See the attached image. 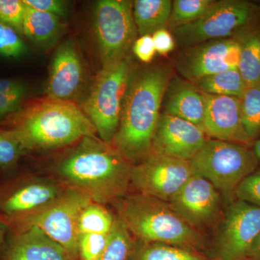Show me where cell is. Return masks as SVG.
<instances>
[{"label":"cell","instance_id":"obj_1","mask_svg":"<svg viewBox=\"0 0 260 260\" xmlns=\"http://www.w3.org/2000/svg\"><path fill=\"white\" fill-rule=\"evenodd\" d=\"M133 164L112 144L85 137L56 166L57 181L94 203L113 204L127 194Z\"/></svg>","mask_w":260,"mask_h":260},{"label":"cell","instance_id":"obj_11","mask_svg":"<svg viewBox=\"0 0 260 260\" xmlns=\"http://www.w3.org/2000/svg\"><path fill=\"white\" fill-rule=\"evenodd\" d=\"M259 232L260 208L234 198L217 236L214 259L246 260Z\"/></svg>","mask_w":260,"mask_h":260},{"label":"cell","instance_id":"obj_7","mask_svg":"<svg viewBox=\"0 0 260 260\" xmlns=\"http://www.w3.org/2000/svg\"><path fill=\"white\" fill-rule=\"evenodd\" d=\"M195 174L210 181L219 192L234 199V191L259 162L250 145L208 138L190 160Z\"/></svg>","mask_w":260,"mask_h":260},{"label":"cell","instance_id":"obj_26","mask_svg":"<svg viewBox=\"0 0 260 260\" xmlns=\"http://www.w3.org/2000/svg\"><path fill=\"white\" fill-rule=\"evenodd\" d=\"M135 244V238L116 215L115 223L99 260H129Z\"/></svg>","mask_w":260,"mask_h":260},{"label":"cell","instance_id":"obj_12","mask_svg":"<svg viewBox=\"0 0 260 260\" xmlns=\"http://www.w3.org/2000/svg\"><path fill=\"white\" fill-rule=\"evenodd\" d=\"M242 37L217 39L183 49L176 58V70L184 80L194 83L209 75L238 69Z\"/></svg>","mask_w":260,"mask_h":260},{"label":"cell","instance_id":"obj_18","mask_svg":"<svg viewBox=\"0 0 260 260\" xmlns=\"http://www.w3.org/2000/svg\"><path fill=\"white\" fill-rule=\"evenodd\" d=\"M3 260H78L37 227L12 232Z\"/></svg>","mask_w":260,"mask_h":260},{"label":"cell","instance_id":"obj_29","mask_svg":"<svg viewBox=\"0 0 260 260\" xmlns=\"http://www.w3.org/2000/svg\"><path fill=\"white\" fill-rule=\"evenodd\" d=\"M26 93V86L20 80L0 79V120L20 110Z\"/></svg>","mask_w":260,"mask_h":260},{"label":"cell","instance_id":"obj_25","mask_svg":"<svg viewBox=\"0 0 260 260\" xmlns=\"http://www.w3.org/2000/svg\"><path fill=\"white\" fill-rule=\"evenodd\" d=\"M116 217L106 205L91 202L80 212L77 223L78 234H109Z\"/></svg>","mask_w":260,"mask_h":260},{"label":"cell","instance_id":"obj_34","mask_svg":"<svg viewBox=\"0 0 260 260\" xmlns=\"http://www.w3.org/2000/svg\"><path fill=\"white\" fill-rule=\"evenodd\" d=\"M234 197L260 208V168L247 176L238 185Z\"/></svg>","mask_w":260,"mask_h":260},{"label":"cell","instance_id":"obj_32","mask_svg":"<svg viewBox=\"0 0 260 260\" xmlns=\"http://www.w3.org/2000/svg\"><path fill=\"white\" fill-rule=\"evenodd\" d=\"M108 234H85L78 237L79 260H99L105 249Z\"/></svg>","mask_w":260,"mask_h":260},{"label":"cell","instance_id":"obj_35","mask_svg":"<svg viewBox=\"0 0 260 260\" xmlns=\"http://www.w3.org/2000/svg\"><path fill=\"white\" fill-rule=\"evenodd\" d=\"M24 4L32 9L57 15L60 18L66 14L67 4L59 0H23Z\"/></svg>","mask_w":260,"mask_h":260},{"label":"cell","instance_id":"obj_21","mask_svg":"<svg viewBox=\"0 0 260 260\" xmlns=\"http://www.w3.org/2000/svg\"><path fill=\"white\" fill-rule=\"evenodd\" d=\"M61 27L60 18L57 15L39 11L25 5L23 34L29 40L39 45H47L57 38Z\"/></svg>","mask_w":260,"mask_h":260},{"label":"cell","instance_id":"obj_6","mask_svg":"<svg viewBox=\"0 0 260 260\" xmlns=\"http://www.w3.org/2000/svg\"><path fill=\"white\" fill-rule=\"evenodd\" d=\"M135 70L128 56L102 68L82 105L99 138L112 144L120 122L126 92Z\"/></svg>","mask_w":260,"mask_h":260},{"label":"cell","instance_id":"obj_24","mask_svg":"<svg viewBox=\"0 0 260 260\" xmlns=\"http://www.w3.org/2000/svg\"><path fill=\"white\" fill-rule=\"evenodd\" d=\"M238 70L248 86L260 83V28L242 37Z\"/></svg>","mask_w":260,"mask_h":260},{"label":"cell","instance_id":"obj_2","mask_svg":"<svg viewBox=\"0 0 260 260\" xmlns=\"http://www.w3.org/2000/svg\"><path fill=\"white\" fill-rule=\"evenodd\" d=\"M169 72L154 67L134 72L123 104L119 128L112 145L133 166L152 153V142Z\"/></svg>","mask_w":260,"mask_h":260},{"label":"cell","instance_id":"obj_5","mask_svg":"<svg viewBox=\"0 0 260 260\" xmlns=\"http://www.w3.org/2000/svg\"><path fill=\"white\" fill-rule=\"evenodd\" d=\"M260 28V4L247 0H220L203 16L174 29L181 48L217 39L244 37Z\"/></svg>","mask_w":260,"mask_h":260},{"label":"cell","instance_id":"obj_23","mask_svg":"<svg viewBox=\"0 0 260 260\" xmlns=\"http://www.w3.org/2000/svg\"><path fill=\"white\" fill-rule=\"evenodd\" d=\"M204 93L241 99L248 85L238 69L205 77L194 83Z\"/></svg>","mask_w":260,"mask_h":260},{"label":"cell","instance_id":"obj_40","mask_svg":"<svg viewBox=\"0 0 260 260\" xmlns=\"http://www.w3.org/2000/svg\"><path fill=\"white\" fill-rule=\"evenodd\" d=\"M251 148H252L253 151L255 154L256 158H257L260 165V138L254 140V143L251 145Z\"/></svg>","mask_w":260,"mask_h":260},{"label":"cell","instance_id":"obj_8","mask_svg":"<svg viewBox=\"0 0 260 260\" xmlns=\"http://www.w3.org/2000/svg\"><path fill=\"white\" fill-rule=\"evenodd\" d=\"M94 31L102 68L124 59L138 34L133 18V3L127 0L98 2Z\"/></svg>","mask_w":260,"mask_h":260},{"label":"cell","instance_id":"obj_22","mask_svg":"<svg viewBox=\"0 0 260 260\" xmlns=\"http://www.w3.org/2000/svg\"><path fill=\"white\" fill-rule=\"evenodd\" d=\"M129 260H215L194 251L160 243L135 240Z\"/></svg>","mask_w":260,"mask_h":260},{"label":"cell","instance_id":"obj_9","mask_svg":"<svg viewBox=\"0 0 260 260\" xmlns=\"http://www.w3.org/2000/svg\"><path fill=\"white\" fill-rule=\"evenodd\" d=\"M87 195L67 188L60 198L44 210L10 225L11 232L37 227L71 255L78 257L77 228L80 212L91 203Z\"/></svg>","mask_w":260,"mask_h":260},{"label":"cell","instance_id":"obj_28","mask_svg":"<svg viewBox=\"0 0 260 260\" xmlns=\"http://www.w3.org/2000/svg\"><path fill=\"white\" fill-rule=\"evenodd\" d=\"M215 2V0H174L167 26L174 30L198 20Z\"/></svg>","mask_w":260,"mask_h":260},{"label":"cell","instance_id":"obj_39","mask_svg":"<svg viewBox=\"0 0 260 260\" xmlns=\"http://www.w3.org/2000/svg\"><path fill=\"white\" fill-rule=\"evenodd\" d=\"M8 231H10V228L8 222L0 215V250L4 246L5 237H6Z\"/></svg>","mask_w":260,"mask_h":260},{"label":"cell","instance_id":"obj_19","mask_svg":"<svg viewBox=\"0 0 260 260\" xmlns=\"http://www.w3.org/2000/svg\"><path fill=\"white\" fill-rule=\"evenodd\" d=\"M162 113L180 118L203 129L205 93L194 83L182 78H170L162 97Z\"/></svg>","mask_w":260,"mask_h":260},{"label":"cell","instance_id":"obj_15","mask_svg":"<svg viewBox=\"0 0 260 260\" xmlns=\"http://www.w3.org/2000/svg\"><path fill=\"white\" fill-rule=\"evenodd\" d=\"M208 138L199 126L160 112L152 142V153L190 161Z\"/></svg>","mask_w":260,"mask_h":260},{"label":"cell","instance_id":"obj_4","mask_svg":"<svg viewBox=\"0 0 260 260\" xmlns=\"http://www.w3.org/2000/svg\"><path fill=\"white\" fill-rule=\"evenodd\" d=\"M116 215L135 240L160 243L201 251L205 239L167 202L137 192L113 203Z\"/></svg>","mask_w":260,"mask_h":260},{"label":"cell","instance_id":"obj_30","mask_svg":"<svg viewBox=\"0 0 260 260\" xmlns=\"http://www.w3.org/2000/svg\"><path fill=\"white\" fill-rule=\"evenodd\" d=\"M23 153L14 135L8 129H0V169L5 172L13 171Z\"/></svg>","mask_w":260,"mask_h":260},{"label":"cell","instance_id":"obj_33","mask_svg":"<svg viewBox=\"0 0 260 260\" xmlns=\"http://www.w3.org/2000/svg\"><path fill=\"white\" fill-rule=\"evenodd\" d=\"M25 5L20 0H0V22L23 34Z\"/></svg>","mask_w":260,"mask_h":260},{"label":"cell","instance_id":"obj_36","mask_svg":"<svg viewBox=\"0 0 260 260\" xmlns=\"http://www.w3.org/2000/svg\"><path fill=\"white\" fill-rule=\"evenodd\" d=\"M132 49L138 59L144 63L153 60L156 52L151 35L143 36L137 39Z\"/></svg>","mask_w":260,"mask_h":260},{"label":"cell","instance_id":"obj_17","mask_svg":"<svg viewBox=\"0 0 260 260\" xmlns=\"http://www.w3.org/2000/svg\"><path fill=\"white\" fill-rule=\"evenodd\" d=\"M84 67L74 44L68 41L58 48L51 60L46 87L48 99L70 102L80 91Z\"/></svg>","mask_w":260,"mask_h":260},{"label":"cell","instance_id":"obj_27","mask_svg":"<svg viewBox=\"0 0 260 260\" xmlns=\"http://www.w3.org/2000/svg\"><path fill=\"white\" fill-rule=\"evenodd\" d=\"M243 125L254 143L260 136V83L248 86L241 98Z\"/></svg>","mask_w":260,"mask_h":260},{"label":"cell","instance_id":"obj_20","mask_svg":"<svg viewBox=\"0 0 260 260\" xmlns=\"http://www.w3.org/2000/svg\"><path fill=\"white\" fill-rule=\"evenodd\" d=\"M172 0H136L133 3V18L140 37L153 35L167 26L172 13Z\"/></svg>","mask_w":260,"mask_h":260},{"label":"cell","instance_id":"obj_13","mask_svg":"<svg viewBox=\"0 0 260 260\" xmlns=\"http://www.w3.org/2000/svg\"><path fill=\"white\" fill-rule=\"evenodd\" d=\"M59 181L24 179L0 191V215L9 226L44 210L66 190Z\"/></svg>","mask_w":260,"mask_h":260},{"label":"cell","instance_id":"obj_10","mask_svg":"<svg viewBox=\"0 0 260 260\" xmlns=\"http://www.w3.org/2000/svg\"><path fill=\"white\" fill-rule=\"evenodd\" d=\"M194 174L189 160L151 153L133 166L131 186L138 192L169 203Z\"/></svg>","mask_w":260,"mask_h":260},{"label":"cell","instance_id":"obj_31","mask_svg":"<svg viewBox=\"0 0 260 260\" xmlns=\"http://www.w3.org/2000/svg\"><path fill=\"white\" fill-rule=\"evenodd\" d=\"M27 51L20 34L14 28L0 22V56L18 58Z\"/></svg>","mask_w":260,"mask_h":260},{"label":"cell","instance_id":"obj_16","mask_svg":"<svg viewBox=\"0 0 260 260\" xmlns=\"http://www.w3.org/2000/svg\"><path fill=\"white\" fill-rule=\"evenodd\" d=\"M203 129L211 139L252 145L243 125L241 99L205 93Z\"/></svg>","mask_w":260,"mask_h":260},{"label":"cell","instance_id":"obj_37","mask_svg":"<svg viewBox=\"0 0 260 260\" xmlns=\"http://www.w3.org/2000/svg\"><path fill=\"white\" fill-rule=\"evenodd\" d=\"M152 37L155 51L161 55H167L175 48L176 42L174 38L165 28L154 32Z\"/></svg>","mask_w":260,"mask_h":260},{"label":"cell","instance_id":"obj_38","mask_svg":"<svg viewBox=\"0 0 260 260\" xmlns=\"http://www.w3.org/2000/svg\"><path fill=\"white\" fill-rule=\"evenodd\" d=\"M246 260H260V232L248 252Z\"/></svg>","mask_w":260,"mask_h":260},{"label":"cell","instance_id":"obj_14","mask_svg":"<svg viewBox=\"0 0 260 260\" xmlns=\"http://www.w3.org/2000/svg\"><path fill=\"white\" fill-rule=\"evenodd\" d=\"M169 203L186 223L199 231L218 218L221 200L216 188L194 173Z\"/></svg>","mask_w":260,"mask_h":260},{"label":"cell","instance_id":"obj_3","mask_svg":"<svg viewBox=\"0 0 260 260\" xmlns=\"http://www.w3.org/2000/svg\"><path fill=\"white\" fill-rule=\"evenodd\" d=\"M7 129L18 140L24 153L68 146L96 133L74 103L49 99L19 114Z\"/></svg>","mask_w":260,"mask_h":260}]
</instances>
